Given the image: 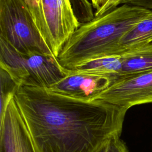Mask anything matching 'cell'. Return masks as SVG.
<instances>
[{
  "label": "cell",
  "instance_id": "obj_1",
  "mask_svg": "<svg viewBox=\"0 0 152 152\" xmlns=\"http://www.w3.org/2000/svg\"><path fill=\"white\" fill-rule=\"evenodd\" d=\"M14 99L36 152H100L121 135L127 111L36 87L20 86Z\"/></svg>",
  "mask_w": 152,
  "mask_h": 152
},
{
  "label": "cell",
  "instance_id": "obj_2",
  "mask_svg": "<svg viewBox=\"0 0 152 152\" xmlns=\"http://www.w3.org/2000/svg\"><path fill=\"white\" fill-rule=\"evenodd\" d=\"M152 10L121 4L89 22L81 24L62 48L57 58L65 68L71 69L85 62L106 56H120L122 37Z\"/></svg>",
  "mask_w": 152,
  "mask_h": 152
},
{
  "label": "cell",
  "instance_id": "obj_3",
  "mask_svg": "<svg viewBox=\"0 0 152 152\" xmlns=\"http://www.w3.org/2000/svg\"><path fill=\"white\" fill-rule=\"evenodd\" d=\"M0 66L6 69L19 86L46 88L65 77L68 72L55 56L22 53L1 38Z\"/></svg>",
  "mask_w": 152,
  "mask_h": 152
},
{
  "label": "cell",
  "instance_id": "obj_4",
  "mask_svg": "<svg viewBox=\"0 0 152 152\" xmlns=\"http://www.w3.org/2000/svg\"><path fill=\"white\" fill-rule=\"evenodd\" d=\"M42 38L58 58L81 26L70 0H24Z\"/></svg>",
  "mask_w": 152,
  "mask_h": 152
},
{
  "label": "cell",
  "instance_id": "obj_5",
  "mask_svg": "<svg viewBox=\"0 0 152 152\" xmlns=\"http://www.w3.org/2000/svg\"><path fill=\"white\" fill-rule=\"evenodd\" d=\"M0 38L22 53L54 56L24 0H0Z\"/></svg>",
  "mask_w": 152,
  "mask_h": 152
},
{
  "label": "cell",
  "instance_id": "obj_6",
  "mask_svg": "<svg viewBox=\"0 0 152 152\" xmlns=\"http://www.w3.org/2000/svg\"><path fill=\"white\" fill-rule=\"evenodd\" d=\"M93 100L110 104L126 110L135 105L152 103V71L124 74Z\"/></svg>",
  "mask_w": 152,
  "mask_h": 152
},
{
  "label": "cell",
  "instance_id": "obj_7",
  "mask_svg": "<svg viewBox=\"0 0 152 152\" xmlns=\"http://www.w3.org/2000/svg\"><path fill=\"white\" fill-rule=\"evenodd\" d=\"M124 74L103 76L68 69L65 77L48 89L66 97L83 101H92Z\"/></svg>",
  "mask_w": 152,
  "mask_h": 152
},
{
  "label": "cell",
  "instance_id": "obj_8",
  "mask_svg": "<svg viewBox=\"0 0 152 152\" xmlns=\"http://www.w3.org/2000/svg\"><path fill=\"white\" fill-rule=\"evenodd\" d=\"M0 152H36L14 96L0 121Z\"/></svg>",
  "mask_w": 152,
  "mask_h": 152
},
{
  "label": "cell",
  "instance_id": "obj_9",
  "mask_svg": "<svg viewBox=\"0 0 152 152\" xmlns=\"http://www.w3.org/2000/svg\"><path fill=\"white\" fill-rule=\"evenodd\" d=\"M152 43V14L143 19L126 33L119 42L121 56L134 53Z\"/></svg>",
  "mask_w": 152,
  "mask_h": 152
},
{
  "label": "cell",
  "instance_id": "obj_10",
  "mask_svg": "<svg viewBox=\"0 0 152 152\" xmlns=\"http://www.w3.org/2000/svg\"><path fill=\"white\" fill-rule=\"evenodd\" d=\"M72 70L103 76H113L122 73V58L120 56H106L85 62Z\"/></svg>",
  "mask_w": 152,
  "mask_h": 152
},
{
  "label": "cell",
  "instance_id": "obj_11",
  "mask_svg": "<svg viewBox=\"0 0 152 152\" xmlns=\"http://www.w3.org/2000/svg\"><path fill=\"white\" fill-rule=\"evenodd\" d=\"M121 57L122 58V74L152 71V43L135 52Z\"/></svg>",
  "mask_w": 152,
  "mask_h": 152
},
{
  "label": "cell",
  "instance_id": "obj_12",
  "mask_svg": "<svg viewBox=\"0 0 152 152\" xmlns=\"http://www.w3.org/2000/svg\"><path fill=\"white\" fill-rule=\"evenodd\" d=\"M19 86L10 73L0 66V121L3 118L10 100L14 96Z\"/></svg>",
  "mask_w": 152,
  "mask_h": 152
},
{
  "label": "cell",
  "instance_id": "obj_13",
  "mask_svg": "<svg viewBox=\"0 0 152 152\" xmlns=\"http://www.w3.org/2000/svg\"><path fill=\"white\" fill-rule=\"evenodd\" d=\"M119 137L116 136L112 138L100 152H129L125 144Z\"/></svg>",
  "mask_w": 152,
  "mask_h": 152
},
{
  "label": "cell",
  "instance_id": "obj_14",
  "mask_svg": "<svg viewBox=\"0 0 152 152\" xmlns=\"http://www.w3.org/2000/svg\"><path fill=\"white\" fill-rule=\"evenodd\" d=\"M123 0H109L101 9L99 11H96L94 14V17H97L107 12H109L121 4Z\"/></svg>",
  "mask_w": 152,
  "mask_h": 152
},
{
  "label": "cell",
  "instance_id": "obj_15",
  "mask_svg": "<svg viewBox=\"0 0 152 152\" xmlns=\"http://www.w3.org/2000/svg\"><path fill=\"white\" fill-rule=\"evenodd\" d=\"M121 4H128L152 10V0H123Z\"/></svg>",
  "mask_w": 152,
  "mask_h": 152
},
{
  "label": "cell",
  "instance_id": "obj_16",
  "mask_svg": "<svg viewBox=\"0 0 152 152\" xmlns=\"http://www.w3.org/2000/svg\"><path fill=\"white\" fill-rule=\"evenodd\" d=\"M109 0H91V3L96 11L101 9Z\"/></svg>",
  "mask_w": 152,
  "mask_h": 152
},
{
  "label": "cell",
  "instance_id": "obj_17",
  "mask_svg": "<svg viewBox=\"0 0 152 152\" xmlns=\"http://www.w3.org/2000/svg\"><path fill=\"white\" fill-rule=\"evenodd\" d=\"M71 4L74 8H80L84 6L87 0H70Z\"/></svg>",
  "mask_w": 152,
  "mask_h": 152
}]
</instances>
